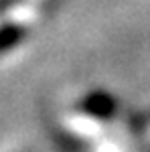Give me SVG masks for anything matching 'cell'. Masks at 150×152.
Here are the masks:
<instances>
[{"label": "cell", "mask_w": 150, "mask_h": 152, "mask_svg": "<svg viewBox=\"0 0 150 152\" xmlns=\"http://www.w3.org/2000/svg\"><path fill=\"white\" fill-rule=\"evenodd\" d=\"M83 110L95 118H110L116 112V102L108 94H93L83 99Z\"/></svg>", "instance_id": "obj_1"}, {"label": "cell", "mask_w": 150, "mask_h": 152, "mask_svg": "<svg viewBox=\"0 0 150 152\" xmlns=\"http://www.w3.org/2000/svg\"><path fill=\"white\" fill-rule=\"evenodd\" d=\"M20 39H23V28H18V26H6V28H2L0 31V53L10 51Z\"/></svg>", "instance_id": "obj_2"}]
</instances>
